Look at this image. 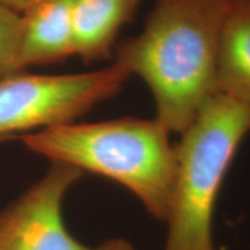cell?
<instances>
[{
	"mask_svg": "<svg viewBox=\"0 0 250 250\" xmlns=\"http://www.w3.org/2000/svg\"><path fill=\"white\" fill-rule=\"evenodd\" d=\"M36 1H39V0H0V6L20 14Z\"/></svg>",
	"mask_w": 250,
	"mask_h": 250,
	"instance_id": "cell-11",
	"label": "cell"
},
{
	"mask_svg": "<svg viewBox=\"0 0 250 250\" xmlns=\"http://www.w3.org/2000/svg\"><path fill=\"white\" fill-rule=\"evenodd\" d=\"M2 142V140H0V143H1Z\"/></svg>",
	"mask_w": 250,
	"mask_h": 250,
	"instance_id": "cell-12",
	"label": "cell"
},
{
	"mask_svg": "<svg viewBox=\"0 0 250 250\" xmlns=\"http://www.w3.org/2000/svg\"><path fill=\"white\" fill-rule=\"evenodd\" d=\"M83 175L51 162L42 179L0 212V250H94L68 233L62 217V199Z\"/></svg>",
	"mask_w": 250,
	"mask_h": 250,
	"instance_id": "cell-5",
	"label": "cell"
},
{
	"mask_svg": "<svg viewBox=\"0 0 250 250\" xmlns=\"http://www.w3.org/2000/svg\"><path fill=\"white\" fill-rule=\"evenodd\" d=\"M142 0H74L72 31L74 55L85 62L111 55L120 31Z\"/></svg>",
	"mask_w": 250,
	"mask_h": 250,
	"instance_id": "cell-7",
	"label": "cell"
},
{
	"mask_svg": "<svg viewBox=\"0 0 250 250\" xmlns=\"http://www.w3.org/2000/svg\"><path fill=\"white\" fill-rule=\"evenodd\" d=\"M74 0H39L20 13L15 72L49 65L74 55L72 6Z\"/></svg>",
	"mask_w": 250,
	"mask_h": 250,
	"instance_id": "cell-6",
	"label": "cell"
},
{
	"mask_svg": "<svg viewBox=\"0 0 250 250\" xmlns=\"http://www.w3.org/2000/svg\"><path fill=\"white\" fill-rule=\"evenodd\" d=\"M170 131L154 120L124 117L66 123L21 137L29 151L115 181L132 192L156 220L166 223L176 179Z\"/></svg>",
	"mask_w": 250,
	"mask_h": 250,
	"instance_id": "cell-2",
	"label": "cell"
},
{
	"mask_svg": "<svg viewBox=\"0 0 250 250\" xmlns=\"http://www.w3.org/2000/svg\"><path fill=\"white\" fill-rule=\"evenodd\" d=\"M20 14L0 6V80L15 74Z\"/></svg>",
	"mask_w": 250,
	"mask_h": 250,
	"instance_id": "cell-9",
	"label": "cell"
},
{
	"mask_svg": "<svg viewBox=\"0 0 250 250\" xmlns=\"http://www.w3.org/2000/svg\"><path fill=\"white\" fill-rule=\"evenodd\" d=\"M250 133V105L215 94L181 133L164 250H214L212 215L225 175Z\"/></svg>",
	"mask_w": 250,
	"mask_h": 250,
	"instance_id": "cell-3",
	"label": "cell"
},
{
	"mask_svg": "<svg viewBox=\"0 0 250 250\" xmlns=\"http://www.w3.org/2000/svg\"><path fill=\"white\" fill-rule=\"evenodd\" d=\"M229 0H155L139 35L117 48L115 62L145 81L156 120L182 133L217 94L220 31Z\"/></svg>",
	"mask_w": 250,
	"mask_h": 250,
	"instance_id": "cell-1",
	"label": "cell"
},
{
	"mask_svg": "<svg viewBox=\"0 0 250 250\" xmlns=\"http://www.w3.org/2000/svg\"><path fill=\"white\" fill-rule=\"evenodd\" d=\"M130 77L117 62L83 73L12 74L0 80V140L20 131L72 123L116 95Z\"/></svg>",
	"mask_w": 250,
	"mask_h": 250,
	"instance_id": "cell-4",
	"label": "cell"
},
{
	"mask_svg": "<svg viewBox=\"0 0 250 250\" xmlns=\"http://www.w3.org/2000/svg\"><path fill=\"white\" fill-rule=\"evenodd\" d=\"M217 94L250 105V0H229L219 39Z\"/></svg>",
	"mask_w": 250,
	"mask_h": 250,
	"instance_id": "cell-8",
	"label": "cell"
},
{
	"mask_svg": "<svg viewBox=\"0 0 250 250\" xmlns=\"http://www.w3.org/2000/svg\"><path fill=\"white\" fill-rule=\"evenodd\" d=\"M94 250H136L129 241L124 239H110L102 242Z\"/></svg>",
	"mask_w": 250,
	"mask_h": 250,
	"instance_id": "cell-10",
	"label": "cell"
}]
</instances>
